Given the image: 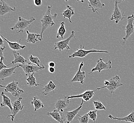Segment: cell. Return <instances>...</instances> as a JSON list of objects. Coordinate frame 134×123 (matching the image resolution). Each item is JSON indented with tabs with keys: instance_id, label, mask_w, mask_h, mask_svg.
Instances as JSON below:
<instances>
[{
	"instance_id": "obj_1",
	"label": "cell",
	"mask_w": 134,
	"mask_h": 123,
	"mask_svg": "<svg viewBox=\"0 0 134 123\" xmlns=\"http://www.w3.org/2000/svg\"><path fill=\"white\" fill-rule=\"evenodd\" d=\"M52 9V6L49 5L48 6L46 12L43 15L41 21L42 26V30L41 33V36H42L43 33L47 28L50 27L55 25L54 20L56 19L58 16V14L55 13L54 15H52L51 14Z\"/></svg>"
},
{
	"instance_id": "obj_2",
	"label": "cell",
	"mask_w": 134,
	"mask_h": 123,
	"mask_svg": "<svg viewBox=\"0 0 134 123\" xmlns=\"http://www.w3.org/2000/svg\"><path fill=\"white\" fill-rule=\"evenodd\" d=\"M35 21V18L34 17H31L29 20H27L21 16H19L17 23L14 27L10 28V29L12 30H15L16 33H23L25 29L31 27V23Z\"/></svg>"
},
{
	"instance_id": "obj_3",
	"label": "cell",
	"mask_w": 134,
	"mask_h": 123,
	"mask_svg": "<svg viewBox=\"0 0 134 123\" xmlns=\"http://www.w3.org/2000/svg\"><path fill=\"white\" fill-rule=\"evenodd\" d=\"M18 84L19 82L13 81L6 86L1 85V87L4 88V92H9L14 97H18L19 95L23 94L24 92V90L19 87Z\"/></svg>"
},
{
	"instance_id": "obj_4",
	"label": "cell",
	"mask_w": 134,
	"mask_h": 123,
	"mask_svg": "<svg viewBox=\"0 0 134 123\" xmlns=\"http://www.w3.org/2000/svg\"><path fill=\"white\" fill-rule=\"evenodd\" d=\"M85 46H82V44L80 45V48L77 49V50L74 52L73 54L70 56L69 58H83L85 57L88 55V54L90 53H108V51H100V50H86L84 49Z\"/></svg>"
},
{
	"instance_id": "obj_5",
	"label": "cell",
	"mask_w": 134,
	"mask_h": 123,
	"mask_svg": "<svg viewBox=\"0 0 134 123\" xmlns=\"http://www.w3.org/2000/svg\"><path fill=\"white\" fill-rule=\"evenodd\" d=\"M123 86V84L121 82L120 78L119 76H116L115 77L112 78L109 80V83L107 86H103L102 87L98 88L97 90H99L103 89H107L110 92L111 94H114L115 91L119 87Z\"/></svg>"
},
{
	"instance_id": "obj_6",
	"label": "cell",
	"mask_w": 134,
	"mask_h": 123,
	"mask_svg": "<svg viewBox=\"0 0 134 123\" xmlns=\"http://www.w3.org/2000/svg\"><path fill=\"white\" fill-rule=\"evenodd\" d=\"M84 102V101L82 100L80 106L75 110H73L72 111H68L67 110H65L63 112H62V119L64 123H70L72 122L76 116L78 115L77 114L80 111L81 108H82Z\"/></svg>"
},
{
	"instance_id": "obj_7",
	"label": "cell",
	"mask_w": 134,
	"mask_h": 123,
	"mask_svg": "<svg viewBox=\"0 0 134 123\" xmlns=\"http://www.w3.org/2000/svg\"><path fill=\"white\" fill-rule=\"evenodd\" d=\"M73 38H75V31H72L71 34L69 38L67 39L59 41L56 42L54 45V50L58 49L59 51L61 52L65 49L67 50V52H69V50L70 49V47L69 46L70 41Z\"/></svg>"
},
{
	"instance_id": "obj_8",
	"label": "cell",
	"mask_w": 134,
	"mask_h": 123,
	"mask_svg": "<svg viewBox=\"0 0 134 123\" xmlns=\"http://www.w3.org/2000/svg\"><path fill=\"white\" fill-rule=\"evenodd\" d=\"M127 24L125 27L122 28H125L126 31V36L123 38V44H125L127 39L129 38L132 34L134 32V15L132 14L131 16H129L127 18Z\"/></svg>"
},
{
	"instance_id": "obj_9",
	"label": "cell",
	"mask_w": 134,
	"mask_h": 123,
	"mask_svg": "<svg viewBox=\"0 0 134 123\" xmlns=\"http://www.w3.org/2000/svg\"><path fill=\"white\" fill-rule=\"evenodd\" d=\"M124 1H116L115 2V8L113 11L112 15L110 20L112 21H115V23L118 24L120 21L123 20L125 18V15H124L123 12L121 11L119 7L118 4L119 3L123 2Z\"/></svg>"
},
{
	"instance_id": "obj_10",
	"label": "cell",
	"mask_w": 134,
	"mask_h": 123,
	"mask_svg": "<svg viewBox=\"0 0 134 123\" xmlns=\"http://www.w3.org/2000/svg\"><path fill=\"white\" fill-rule=\"evenodd\" d=\"M111 64L112 62L111 60H109L107 63H105L103 61V59L99 58V60L97 61L96 66L92 69L91 71L89 73V74L90 75L91 73H93V72L96 71H98L99 73H100L101 72L104 70L111 69L112 68Z\"/></svg>"
},
{
	"instance_id": "obj_11",
	"label": "cell",
	"mask_w": 134,
	"mask_h": 123,
	"mask_svg": "<svg viewBox=\"0 0 134 123\" xmlns=\"http://www.w3.org/2000/svg\"><path fill=\"white\" fill-rule=\"evenodd\" d=\"M95 90H86L85 92H83L82 94H77V95H71V96H66L65 98L70 100L73 99H80L82 98L83 100L84 101L88 102L93 97L94 95H95Z\"/></svg>"
},
{
	"instance_id": "obj_12",
	"label": "cell",
	"mask_w": 134,
	"mask_h": 123,
	"mask_svg": "<svg viewBox=\"0 0 134 123\" xmlns=\"http://www.w3.org/2000/svg\"><path fill=\"white\" fill-rule=\"evenodd\" d=\"M19 67L23 69L26 76H29L32 73H34L36 72H38L40 70H42L40 67L34 65V64L27 63L26 64H20L18 65Z\"/></svg>"
},
{
	"instance_id": "obj_13",
	"label": "cell",
	"mask_w": 134,
	"mask_h": 123,
	"mask_svg": "<svg viewBox=\"0 0 134 123\" xmlns=\"http://www.w3.org/2000/svg\"><path fill=\"white\" fill-rule=\"evenodd\" d=\"M23 100V98L21 97H19L17 100H15L13 103V113L8 116V118L10 117L12 121H14V119L16 115L18 114L20 111L23 110L24 108V105H23L21 103V100Z\"/></svg>"
},
{
	"instance_id": "obj_14",
	"label": "cell",
	"mask_w": 134,
	"mask_h": 123,
	"mask_svg": "<svg viewBox=\"0 0 134 123\" xmlns=\"http://www.w3.org/2000/svg\"><path fill=\"white\" fill-rule=\"evenodd\" d=\"M84 65V62H81L79 68L76 73L74 77L72 79L70 82H80L81 84L84 83V79L85 78V71H81V68Z\"/></svg>"
},
{
	"instance_id": "obj_15",
	"label": "cell",
	"mask_w": 134,
	"mask_h": 123,
	"mask_svg": "<svg viewBox=\"0 0 134 123\" xmlns=\"http://www.w3.org/2000/svg\"><path fill=\"white\" fill-rule=\"evenodd\" d=\"M88 8L91 9L94 13L98 14V10L103 9L105 4L101 3L99 0H88Z\"/></svg>"
},
{
	"instance_id": "obj_16",
	"label": "cell",
	"mask_w": 134,
	"mask_h": 123,
	"mask_svg": "<svg viewBox=\"0 0 134 123\" xmlns=\"http://www.w3.org/2000/svg\"><path fill=\"white\" fill-rule=\"evenodd\" d=\"M70 100L64 98V99H59L55 104L56 109L60 112H63L70 104Z\"/></svg>"
},
{
	"instance_id": "obj_17",
	"label": "cell",
	"mask_w": 134,
	"mask_h": 123,
	"mask_svg": "<svg viewBox=\"0 0 134 123\" xmlns=\"http://www.w3.org/2000/svg\"><path fill=\"white\" fill-rule=\"evenodd\" d=\"M26 33L27 34V38L25 42L27 43L35 44L38 41L43 40V37L41 36V34L30 33L28 30H26Z\"/></svg>"
},
{
	"instance_id": "obj_18",
	"label": "cell",
	"mask_w": 134,
	"mask_h": 123,
	"mask_svg": "<svg viewBox=\"0 0 134 123\" xmlns=\"http://www.w3.org/2000/svg\"><path fill=\"white\" fill-rule=\"evenodd\" d=\"M15 7L12 8L9 4L3 0H0V15L2 17L6 13H9L12 11H15Z\"/></svg>"
},
{
	"instance_id": "obj_19",
	"label": "cell",
	"mask_w": 134,
	"mask_h": 123,
	"mask_svg": "<svg viewBox=\"0 0 134 123\" xmlns=\"http://www.w3.org/2000/svg\"><path fill=\"white\" fill-rule=\"evenodd\" d=\"M1 37L3 39L8 43L10 48L11 49L14 50V51H18V50H23L26 47L25 45H21L20 44V42L21 41V40H20L19 42H12L9 41L3 36H2V34H1Z\"/></svg>"
},
{
	"instance_id": "obj_20",
	"label": "cell",
	"mask_w": 134,
	"mask_h": 123,
	"mask_svg": "<svg viewBox=\"0 0 134 123\" xmlns=\"http://www.w3.org/2000/svg\"><path fill=\"white\" fill-rule=\"evenodd\" d=\"M19 66H16L13 67H11L9 68L3 69L0 71V78L2 81L7 77H10L13 73H15V70L17 68L19 67Z\"/></svg>"
},
{
	"instance_id": "obj_21",
	"label": "cell",
	"mask_w": 134,
	"mask_h": 123,
	"mask_svg": "<svg viewBox=\"0 0 134 123\" xmlns=\"http://www.w3.org/2000/svg\"><path fill=\"white\" fill-rule=\"evenodd\" d=\"M13 54L14 57V59L11 63L7 65V66L8 67L10 65H14L16 64H24L27 63V60L24 57L20 55L19 53H17L16 51H13Z\"/></svg>"
},
{
	"instance_id": "obj_22",
	"label": "cell",
	"mask_w": 134,
	"mask_h": 123,
	"mask_svg": "<svg viewBox=\"0 0 134 123\" xmlns=\"http://www.w3.org/2000/svg\"><path fill=\"white\" fill-rule=\"evenodd\" d=\"M1 96L3 97V102L1 103V107H7L10 109V111L12 114L13 112V103L12 100H10V97L6 95L4 91L2 92Z\"/></svg>"
},
{
	"instance_id": "obj_23",
	"label": "cell",
	"mask_w": 134,
	"mask_h": 123,
	"mask_svg": "<svg viewBox=\"0 0 134 123\" xmlns=\"http://www.w3.org/2000/svg\"><path fill=\"white\" fill-rule=\"evenodd\" d=\"M57 87L52 81H50L42 89V93L44 95H48L49 93L57 89Z\"/></svg>"
},
{
	"instance_id": "obj_24",
	"label": "cell",
	"mask_w": 134,
	"mask_h": 123,
	"mask_svg": "<svg viewBox=\"0 0 134 123\" xmlns=\"http://www.w3.org/2000/svg\"><path fill=\"white\" fill-rule=\"evenodd\" d=\"M75 14V10L70 5H67V9L63 11L62 15L64 18H67L69 19L70 23H72L71 21V17L74 15Z\"/></svg>"
},
{
	"instance_id": "obj_25",
	"label": "cell",
	"mask_w": 134,
	"mask_h": 123,
	"mask_svg": "<svg viewBox=\"0 0 134 123\" xmlns=\"http://www.w3.org/2000/svg\"><path fill=\"white\" fill-rule=\"evenodd\" d=\"M47 115L52 116V118L54 119L55 120L57 121L59 123H64L62 119V112L58 111L56 109L53 110L51 112H48Z\"/></svg>"
},
{
	"instance_id": "obj_26",
	"label": "cell",
	"mask_w": 134,
	"mask_h": 123,
	"mask_svg": "<svg viewBox=\"0 0 134 123\" xmlns=\"http://www.w3.org/2000/svg\"><path fill=\"white\" fill-rule=\"evenodd\" d=\"M108 118L110 119H114V120H117L121 121H124L126 122L134 123V112H132V113L129 114V115L125 116L124 118H115V117H114L113 116L111 115H108Z\"/></svg>"
},
{
	"instance_id": "obj_27",
	"label": "cell",
	"mask_w": 134,
	"mask_h": 123,
	"mask_svg": "<svg viewBox=\"0 0 134 123\" xmlns=\"http://www.w3.org/2000/svg\"><path fill=\"white\" fill-rule=\"evenodd\" d=\"M31 104L34 107V111H37L41 108H44V104L42 102L41 100H40L39 97H34L33 98V100L31 102Z\"/></svg>"
},
{
	"instance_id": "obj_28",
	"label": "cell",
	"mask_w": 134,
	"mask_h": 123,
	"mask_svg": "<svg viewBox=\"0 0 134 123\" xmlns=\"http://www.w3.org/2000/svg\"><path fill=\"white\" fill-rule=\"evenodd\" d=\"M35 73H32V75L29 76L26 79L27 82V85L29 87H38L41 86V85L39 84L36 82V79L35 77H34V75Z\"/></svg>"
},
{
	"instance_id": "obj_29",
	"label": "cell",
	"mask_w": 134,
	"mask_h": 123,
	"mask_svg": "<svg viewBox=\"0 0 134 123\" xmlns=\"http://www.w3.org/2000/svg\"><path fill=\"white\" fill-rule=\"evenodd\" d=\"M66 33V29L65 27L64 21H63L60 24V26L58 29L56 38L58 39L59 37H61L62 39H63Z\"/></svg>"
},
{
	"instance_id": "obj_30",
	"label": "cell",
	"mask_w": 134,
	"mask_h": 123,
	"mask_svg": "<svg viewBox=\"0 0 134 123\" xmlns=\"http://www.w3.org/2000/svg\"><path fill=\"white\" fill-rule=\"evenodd\" d=\"M28 60H29L32 64H36L37 66L40 67L42 69H45V66L43 65L42 66L40 65V64L41 63V61L38 57H34L31 54L30 56V57H29Z\"/></svg>"
},
{
	"instance_id": "obj_31",
	"label": "cell",
	"mask_w": 134,
	"mask_h": 123,
	"mask_svg": "<svg viewBox=\"0 0 134 123\" xmlns=\"http://www.w3.org/2000/svg\"><path fill=\"white\" fill-rule=\"evenodd\" d=\"M93 104L95 109L97 110H106V108L100 101H94Z\"/></svg>"
},
{
	"instance_id": "obj_32",
	"label": "cell",
	"mask_w": 134,
	"mask_h": 123,
	"mask_svg": "<svg viewBox=\"0 0 134 123\" xmlns=\"http://www.w3.org/2000/svg\"><path fill=\"white\" fill-rule=\"evenodd\" d=\"M97 111L98 110L95 109L92 111H90L88 113L89 118L93 121L94 123H95L97 118Z\"/></svg>"
},
{
	"instance_id": "obj_33",
	"label": "cell",
	"mask_w": 134,
	"mask_h": 123,
	"mask_svg": "<svg viewBox=\"0 0 134 123\" xmlns=\"http://www.w3.org/2000/svg\"><path fill=\"white\" fill-rule=\"evenodd\" d=\"M77 119L79 121L80 123H88L89 120V117L88 115V113L86 114L83 116H80L79 115H77Z\"/></svg>"
},
{
	"instance_id": "obj_34",
	"label": "cell",
	"mask_w": 134,
	"mask_h": 123,
	"mask_svg": "<svg viewBox=\"0 0 134 123\" xmlns=\"http://www.w3.org/2000/svg\"><path fill=\"white\" fill-rule=\"evenodd\" d=\"M6 48V46H4V47H2L1 46V48H0V58L1 59H4V57L3 56V52L6 51L5 49Z\"/></svg>"
},
{
	"instance_id": "obj_35",
	"label": "cell",
	"mask_w": 134,
	"mask_h": 123,
	"mask_svg": "<svg viewBox=\"0 0 134 123\" xmlns=\"http://www.w3.org/2000/svg\"><path fill=\"white\" fill-rule=\"evenodd\" d=\"M3 59H1V62H0V71L2 70L3 69H6V68H8V67L6 65H5V64H4L3 61Z\"/></svg>"
},
{
	"instance_id": "obj_36",
	"label": "cell",
	"mask_w": 134,
	"mask_h": 123,
	"mask_svg": "<svg viewBox=\"0 0 134 123\" xmlns=\"http://www.w3.org/2000/svg\"><path fill=\"white\" fill-rule=\"evenodd\" d=\"M34 5L36 6H41L42 4V0H34Z\"/></svg>"
},
{
	"instance_id": "obj_37",
	"label": "cell",
	"mask_w": 134,
	"mask_h": 123,
	"mask_svg": "<svg viewBox=\"0 0 134 123\" xmlns=\"http://www.w3.org/2000/svg\"><path fill=\"white\" fill-rule=\"evenodd\" d=\"M48 65H49V67H53V68H55V63H54V62H49V64H48Z\"/></svg>"
},
{
	"instance_id": "obj_38",
	"label": "cell",
	"mask_w": 134,
	"mask_h": 123,
	"mask_svg": "<svg viewBox=\"0 0 134 123\" xmlns=\"http://www.w3.org/2000/svg\"><path fill=\"white\" fill-rule=\"evenodd\" d=\"M49 71L50 73H53L55 72V69L53 67H49Z\"/></svg>"
},
{
	"instance_id": "obj_39",
	"label": "cell",
	"mask_w": 134,
	"mask_h": 123,
	"mask_svg": "<svg viewBox=\"0 0 134 123\" xmlns=\"http://www.w3.org/2000/svg\"><path fill=\"white\" fill-rule=\"evenodd\" d=\"M5 41L3 39V38L1 37V42H0V45H1V46H3L4 43H5Z\"/></svg>"
}]
</instances>
